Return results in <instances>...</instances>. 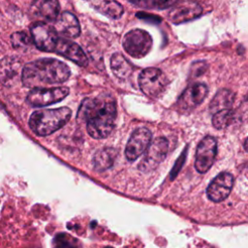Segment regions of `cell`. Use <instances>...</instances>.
I'll use <instances>...</instances> for the list:
<instances>
[{"mask_svg":"<svg viewBox=\"0 0 248 248\" xmlns=\"http://www.w3.org/2000/svg\"><path fill=\"white\" fill-rule=\"evenodd\" d=\"M78 116L86 123L90 137L97 140L104 139L114 128L116 104L109 95L87 98L83 100Z\"/></svg>","mask_w":248,"mask_h":248,"instance_id":"6da1fadb","label":"cell"},{"mask_svg":"<svg viewBox=\"0 0 248 248\" xmlns=\"http://www.w3.org/2000/svg\"><path fill=\"white\" fill-rule=\"evenodd\" d=\"M70 74V68L64 62L54 58H41L24 65L21 81L26 87L40 88L62 83L69 78Z\"/></svg>","mask_w":248,"mask_h":248,"instance_id":"7a4b0ae2","label":"cell"},{"mask_svg":"<svg viewBox=\"0 0 248 248\" xmlns=\"http://www.w3.org/2000/svg\"><path fill=\"white\" fill-rule=\"evenodd\" d=\"M71 114L72 110L67 107L35 110L29 118V127L37 136L46 137L62 128Z\"/></svg>","mask_w":248,"mask_h":248,"instance_id":"3957f363","label":"cell"},{"mask_svg":"<svg viewBox=\"0 0 248 248\" xmlns=\"http://www.w3.org/2000/svg\"><path fill=\"white\" fill-rule=\"evenodd\" d=\"M140 90L150 98L159 97L168 85L166 75L158 68H146L142 70L139 77Z\"/></svg>","mask_w":248,"mask_h":248,"instance_id":"277c9868","label":"cell"},{"mask_svg":"<svg viewBox=\"0 0 248 248\" xmlns=\"http://www.w3.org/2000/svg\"><path fill=\"white\" fill-rule=\"evenodd\" d=\"M152 38L148 32L142 29H133L123 38V48L134 58L145 56L152 47Z\"/></svg>","mask_w":248,"mask_h":248,"instance_id":"5b68a950","label":"cell"},{"mask_svg":"<svg viewBox=\"0 0 248 248\" xmlns=\"http://www.w3.org/2000/svg\"><path fill=\"white\" fill-rule=\"evenodd\" d=\"M30 33L37 48L46 52H53L55 50L59 37L54 27L46 22L39 21L30 27Z\"/></svg>","mask_w":248,"mask_h":248,"instance_id":"8992f818","label":"cell"},{"mask_svg":"<svg viewBox=\"0 0 248 248\" xmlns=\"http://www.w3.org/2000/svg\"><path fill=\"white\" fill-rule=\"evenodd\" d=\"M69 94V88L66 86L50 88H33L26 96V102L34 108L46 107L58 103L65 99Z\"/></svg>","mask_w":248,"mask_h":248,"instance_id":"52a82bcc","label":"cell"},{"mask_svg":"<svg viewBox=\"0 0 248 248\" xmlns=\"http://www.w3.org/2000/svg\"><path fill=\"white\" fill-rule=\"evenodd\" d=\"M169 151V141L165 138H157L151 141L145 154L139 165L142 172H148L156 169L165 160Z\"/></svg>","mask_w":248,"mask_h":248,"instance_id":"ba28073f","label":"cell"},{"mask_svg":"<svg viewBox=\"0 0 248 248\" xmlns=\"http://www.w3.org/2000/svg\"><path fill=\"white\" fill-rule=\"evenodd\" d=\"M217 154V141L212 136L204 137L196 150L195 168L200 173L206 172L214 163Z\"/></svg>","mask_w":248,"mask_h":248,"instance_id":"9c48e42d","label":"cell"},{"mask_svg":"<svg viewBox=\"0 0 248 248\" xmlns=\"http://www.w3.org/2000/svg\"><path fill=\"white\" fill-rule=\"evenodd\" d=\"M152 134L144 127L138 128L133 132L129 138L126 148L125 155L129 161L137 160L140 155H142L151 143Z\"/></svg>","mask_w":248,"mask_h":248,"instance_id":"30bf717a","label":"cell"},{"mask_svg":"<svg viewBox=\"0 0 248 248\" xmlns=\"http://www.w3.org/2000/svg\"><path fill=\"white\" fill-rule=\"evenodd\" d=\"M233 186V176L227 171L219 173L208 185L206 189L207 197L210 201L219 202L230 195Z\"/></svg>","mask_w":248,"mask_h":248,"instance_id":"8fae6325","label":"cell"},{"mask_svg":"<svg viewBox=\"0 0 248 248\" xmlns=\"http://www.w3.org/2000/svg\"><path fill=\"white\" fill-rule=\"evenodd\" d=\"M208 88L204 83H195L188 86L177 100L180 110H191L199 106L206 97Z\"/></svg>","mask_w":248,"mask_h":248,"instance_id":"7c38bea8","label":"cell"},{"mask_svg":"<svg viewBox=\"0 0 248 248\" xmlns=\"http://www.w3.org/2000/svg\"><path fill=\"white\" fill-rule=\"evenodd\" d=\"M202 7L193 1H185L172 6L168 16L174 24H180L199 17L202 15Z\"/></svg>","mask_w":248,"mask_h":248,"instance_id":"4fadbf2b","label":"cell"},{"mask_svg":"<svg viewBox=\"0 0 248 248\" xmlns=\"http://www.w3.org/2000/svg\"><path fill=\"white\" fill-rule=\"evenodd\" d=\"M54 52L81 67H85L88 64V59L82 48L66 38H59Z\"/></svg>","mask_w":248,"mask_h":248,"instance_id":"5bb4252c","label":"cell"},{"mask_svg":"<svg viewBox=\"0 0 248 248\" xmlns=\"http://www.w3.org/2000/svg\"><path fill=\"white\" fill-rule=\"evenodd\" d=\"M59 11L58 0H35L30 7L31 15L42 21H55Z\"/></svg>","mask_w":248,"mask_h":248,"instance_id":"9a60e30c","label":"cell"},{"mask_svg":"<svg viewBox=\"0 0 248 248\" xmlns=\"http://www.w3.org/2000/svg\"><path fill=\"white\" fill-rule=\"evenodd\" d=\"M54 28L58 34L66 38H77L80 34L78 18L70 12H63L54 21Z\"/></svg>","mask_w":248,"mask_h":248,"instance_id":"2e32d148","label":"cell"},{"mask_svg":"<svg viewBox=\"0 0 248 248\" xmlns=\"http://www.w3.org/2000/svg\"><path fill=\"white\" fill-rule=\"evenodd\" d=\"M98 13L112 18L117 19L123 15V7L115 0H84Z\"/></svg>","mask_w":248,"mask_h":248,"instance_id":"e0dca14e","label":"cell"},{"mask_svg":"<svg viewBox=\"0 0 248 248\" xmlns=\"http://www.w3.org/2000/svg\"><path fill=\"white\" fill-rule=\"evenodd\" d=\"M118 151L113 147H104L97 150L93 156V166L98 171L111 168L117 157Z\"/></svg>","mask_w":248,"mask_h":248,"instance_id":"ac0fdd59","label":"cell"},{"mask_svg":"<svg viewBox=\"0 0 248 248\" xmlns=\"http://www.w3.org/2000/svg\"><path fill=\"white\" fill-rule=\"evenodd\" d=\"M110 68L113 75L119 79H125L133 72L131 63L120 53H113L110 58Z\"/></svg>","mask_w":248,"mask_h":248,"instance_id":"d6986e66","label":"cell"},{"mask_svg":"<svg viewBox=\"0 0 248 248\" xmlns=\"http://www.w3.org/2000/svg\"><path fill=\"white\" fill-rule=\"evenodd\" d=\"M234 100V94L228 89L219 90L209 104V109L212 113L217 111L228 109L232 108V105Z\"/></svg>","mask_w":248,"mask_h":248,"instance_id":"ffe728a7","label":"cell"},{"mask_svg":"<svg viewBox=\"0 0 248 248\" xmlns=\"http://www.w3.org/2000/svg\"><path fill=\"white\" fill-rule=\"evenodd\" d=\"M132 4L142 9L163 10L174 6L177 0H129Z\"/></svg>","mask_w":248,"mask_h":248,"instance_id":"44dd1931","label":"cell"},{"mask_svg":"<svg viewBox=\"0 0 248 248\" xmlns=\"http://www.w3.org/2000/svg\"><path fill=\"white\" fill-rule=\"evenodd\" d=\"M233 113L231 108L223 109L213 113L212 124L216 129H224L230 125Z\"/></svg>","mask_w":248,"mask_h":248,"instance_id":"7402d4cb","label":"cell"},{"mask_svg":"<svg viewBox=\"0 0 248 248\" xmlns=\"http://www.w3.org/2000/svg\"><path fill=\"white\" fill-rule=\"evenodd\" d=\"M11 43L15 48H24L29 46L33 40L24 32H16L11 36Z\"/></svg>","mask_w":248,"mask_h":248,"instance_id":"603a6c76","label":"cell"},{"mask_svg":"<svg viewBox=\"0 0 248 248\" xmlns=\"http://www.w3.org/2000/svg\"><path fill=\"white\" fill-rule=\"evenodd\" d=\"M244 174L248 177V163L244 166Z\"/></svg>","mask_w":248,"mask_h":248,"instance_id":"cb8c5ba5","label":"cell"},{"mask_svg":"<svg viewBox=\"0 0 248 248\" xmlns=\"http://www.w3.org/2000/svg\"><path fill=\"white\" fill-rule=\"evenodd\" d=\"M243 146H244V149L248 152V138L246 139V140L244 141V144H243Z\"/></svg>","mask_w":248,"mask_h":248,"instance_id":"d4e9b609","label":"cell"}]
</instances>
